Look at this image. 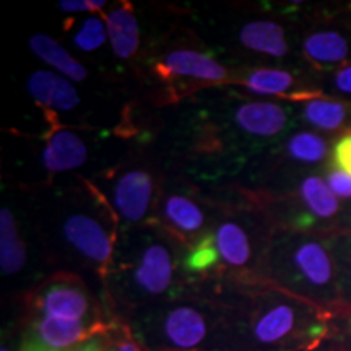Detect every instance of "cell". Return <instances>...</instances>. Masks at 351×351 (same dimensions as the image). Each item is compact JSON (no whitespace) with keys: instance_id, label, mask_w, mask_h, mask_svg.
Here are the masks:
<instances>
[{"instance_id":"obj_1","label":"cell","mask_w":351,"mask_h":351,"mask_svg":"<svg viewBox=\"0 0 351 351\" xmlns=\"http://www.w3.org/2000/svg\"><path fill=\"white\" fill-rule=\"evenodd\" d=\"M328 236L275 228L261 276L270 288L301 298L337 319L343 307Z\"/></svg>"},{"instance_id":"obj_2","label":"cell","mask_w":351,"mask_h":351,"mask_svg":"<svg viewBox=\"0 0 351 351\" xmlns=\"http://www.w3.org/2000/svg\"><path fill=\"white\" fill-rule=\"evenodd\" d=\"M333 319L301 298L270 288L256 300L249 330L265 351H311L330 337Z\"/></svg>"},{"instance_id":"obj_3","label":"cell","mask_w":351,"mask_h":351,"mask_svg":"<svg viewBox=\"0 0 351 351\" xmlns=\"http://www.w3.org/2000/svg\"><path fill=\"white\" fill-rule=\"evenodd\" d=\"M178 261L173 241L150 226L116 247L109 275L116 271L124 295L132 301H148L165 296L173 288Z\"/></svg>"},{"instance_id":"obj_4","label":"cell","mask_w":351,"mask_h":351,"mask_svg":"<svg viewBox=\"0 0 351 351\" xmlns=\"http://www.w3.org/2000/svg\"><path fill=\"white\" fill-rule=\"evenodd\" d=\"M117 223L111 205L96 191V202L90 207H65L60 210L57 232L62 249L86 267L106 278L111 271L117 247Z\"/></svg>"},{"instance_id":"obj_5","label":"cell","mask_w":351,"mask_h":351,"mask_svg":"<svg viewBox=\"0 0 351 351\" xmlns=\"http://www.w3.org/2000/svg\"><path fill=\"white\" fill-rule=\"evenodd\" d=\"M275 228L306 232L337 231L343 212L341 200L327 186L324 174L306 173L283 195L276 197Z\"/></svg>"},{"instance_id":"obj_6","label":"cell","mask_w":351,"mask_h":351,"mask_svg":"<svg viewBox=\"0 0 351 351\" xmlns=\"http://www.w3.org/2000/svg\"><path fill=\"white\" fill-rule=\"evenodd\" d=\"M301 56L314 72L351 65V3L315 10L304 26Z\"/></svg>"},{"instance_id":"obj_7","label":"cell","mask_w":351,"mask_h":351,"mask_svg":"<svg viewBox=\"0 0 351 351\" xmlns=\"http://www.w3.org/2000/svg\"><path fill=\"white\" fill-rule=\"evenodd\" d=\"M140 332L153 348L191 351L204 345L215 332V320L204 307L174 302L145 315Z\"/></svg>"},{"instance_id":"obj_8","label":"cell","mask_w":351,"mask_h":351,"mask_svg":"<svg viewBox=\"0 0 351 351\" xmlns=\"http://www.w3.org/2000/svg\"><path fill=\"white\" fill-rule=\"evenodd\" d=\"M267 215L251 221L247 215H228L213 231L223 267L232 270H261L275 228H267Z\"/></svg>"},{"instance_id":"obj_9","label":"cell","mask_w":351,"mask_h":351,"mask_svg":"<svg viewBox=\"0 0 351 351\" xmlns=\"http://www.w3.org/2000/svg\"><path fill=\"white\" fill-rule=\"evenodd\" d=\"M156 200V181L150 169L130 166L112 176L108 204L122 230L147 221Z\"/></svg>"},{"instance_id":"obj_10","label":"cell","mask_w":351,"mask_h":351,"mask_svg":"<svg viewBox=\"0 0 351 351\" xmlns=\"http://www.w3.org/2000/svg\"><path fill=\"white\" fill-rule=\"evenodd\" d=\"M234 85L254 95L289 101L291 104L324 96L314 70H289L285 67H257L232 78Z\"/></svg>"},{"instance_id":"obj_11","label":"cell","mask_w":351,"mask_h":351,"mask_svg":"<svg viewBox=\"0 0 351 351\" xmlns=\"http://www.w3.org/2000/svg\"><path fill=\"white\" fill-rule=\"evenodd\" d=\"M93 301L78 276L57 274L43 283L33 296V311L38 317L86 320Z\"/></svg>"},{"instance_id":"obj_12","label":"cell","mask_w":351,"mask_h":351,"mask_svg":"<svg viewBox=\"0 0 351 351\" xmlns=\"http://www.w3.org/2000/svg\"><path fill=\"white\" fill-rule=\"evenodd\" d=\"M155 72L165 82L174 80L181 85H217V83H232L231 72L225 65L207 52L194 47H174L166 51L155 64Z\"/></svg>"},{"instance_id":"obj_13","label":"cell","mask_w":351,"mask_h":351,"mask_svg":"<svg viewBox=\"0 0 351 351\" xmlns=\"http://www.w3.org/2000/svg\"><path fill=\"white\" fill-rule=\"evenodd\" d=\"M298 119L295 104L275 101H243L231 112V122L243 137L269 142L282 138Z\"/></svg>"},{"instance_id":"obj_14","label":"cell","mask_w":351,"mask_h":351,"mask_svg":"<svg viewBox=\"0 0 351 351\" xmlns=\"http://www.w3.org/2000/svg\"><path fill=\"white\" fill-rule=\"evenodd\" d=\"M304 28H289L287 23L274 19H256L239 28L238 41L241 47L257 56L270 59L288 60L296 56L302 60L301 39ZM304 62V60H302Z\"/></svg>"},{"instance_id":"obj_15","label":"cell","mask_w":351,"mask_h":351,"mask_svg":"<svg viewBox=\"0 0 351 351\" xmlns=\"http://www.w3.org/2000/svg\"><path fill=\"white\" fill-rule=\"evenodd\" d=\"M332 142L311 129L296 130L283 140L276 152V163L293 173H319L330 163Z\"/></svg>"},{"instance_id":"obj_16","label":"cell","mask_w":351,"mask_h":351,"mask_svg":"<svg viewBox=\"0 0 351 351\" xmlns=\"http://www.w3.org/2000/svg\"><path fill=\"white\" fill-rule=\"evenodd\" d=\"M101 332L103 327L99 322L36 317L33 319L32 328L26 332L25 339L52 351H73L75 346Z\"/></svg>"},{"instance_id":"obj_17","label":"cell","mask_w":351,"mask_h":351,"mask_svg":"<svg viewBox=\"0 0 351 351\" xmlns=\"http://www.w3.org/2000/svg\"><path fill=\"white\" fill-rule=\"evenodd\" d=\"M296 117L319 134H333L335 137L351 130V103L333 96L324 95L319 98L295 104Z\"/></svg>"},{"instance_id":"obj_18","label":"cell","mask_w":351,"mask_h":351,"mask_svg":"<svg viewBox=\"0 0 351 351\" xmlns=\"http://www.w3.org/2000/svg\"><path fill=\"white\" fill-rule=\"evenodd\" d=\"M34 103L47 111L70 112L80 106L82 98L72 80L51 70H36L26 82Z\"/></svg>"},{"instance_id":"obj_19","label":"cell","mask_w":351,"mask_h":351,"mask_svg":"<svg viewBox=\"0 0 351 351\" xmlns=\"http://www.w3.org/2000/svg\"><path fill=\"white\" fill-rule=\"evenodd\" d=\"M41 160L49 174L67 173V171L82 168L86 163L88 147L77 132L56 129L47 135Z\"/></svg>"},{"instance_id":"obj_20","label":"cell","mask_w":351,"mask_h":351,"mask_svg":"<svg viewBox=\"0 0 351 351\" xmlns=\"http://www.w3.org/2000/svg\"><path fill=\"white\" fill-rule=\"evenodd\" d=\"M161 221L179 238H195L207 226V213L191 195L169 192L160 200Z\"/></svg>"},{"instance_id":"obj_21","label":"cell","mask_w":351,"mask_h":351,"mask_svg":"<svg viewBox=\"0 0 351 351\" xmlns=\"http://www.w3.org/2000/svg\"><path fill=\"white\" fill-rule=\"evenodd\" d=\"M108 28V39L112 54L119 60L134 59L140 47V26L134 7L122 2L117 7L109 8L103 15Z\"/></svg>"},{"instance_id":"obj_22","label":"cell","mask_w":351,"mask_h":351,"mask_svg":"<svg viewBox=\"0 0 351 351\" xmlns=\"http://www.w3.org/2000/svg\"><path fill=\"white\" fill-rule=\"evenodd\" d=\"M28 46L32 52L44 64L54 69L57 73L64 75L72 82H85L88 78V69L78 62L59 41L47 34H33L28 39Z\"/></svg>"},{"instance_id":"obj_23","label":"cell","mask_w":351,"mask_h":351,"mask_svg":"<svg viewBox=\"0 0 351 351\" xmlns=\"http://www.w3.org/2000/svg\"><path fill=\"white\" fill-rule=\"evenodd\" d=\"M28 251L21 239L15 217L10 208L0 210V270L3 276L19 275L26 267Z\"/></svg>"},{"instance_id":"obj_24","label":"cell","mask_w":351,"mask_h":351,"mask_svg":"<svg viewBox=\"0 0 351 351\" xmlns=\"http://www.w3.org/2000/svg\"><path fill=\"white\" fill-rule=\"evenodd\" d=\"M328 239H330V249L337 265L341 307H343V314H346L351 311V232L333 231Z\"/></svg>"},{"instance_id":"obj_25","label":"cell","mask_w":351,"mask_h":351,"mask_svg":"<svg viewBox=\"0 0 351 351\" xmlns=\"http://www.w3.org/2000/svg\"><path fill=\"white\" fill-rule=\"evenodd\" d=\"M108 41L106 21L99 15H88L78 25L72 36V44L80 52H95Z\"/></svg>"},{"instance_id":"obj_26","label":"cell","mask_w":351,"mask_h":351,"mask_svg":"<svg viewBox=\"0 0 351 351\" xmlns=\"http://www.w3.org/2000/svg\"><path fill=\"white\" fill-rule=\"evenodd\" d=\"M221 261H219V254L215 245L213 234L202 236L195 244L189 247V252L186 256V269L194 274H202V271L212 270L218 267Z\"/></svg>"},{"instance_id":"obj_27","label":"cell","mask_w":351,"mask_h":351,"mask_svg":"<svg viewBox=\"0 0 351 351\" xmlns=\"http://www.w3.org/2000/svg\"><path fill=\"white\" fill-rule=\"evenodd\" d=\"M317 82L324 95L351 103V65L328 72H317Z\"/></svg>"},{"instance_id":"obj_28","label":"cell","mask_w":351,"mask_h":351,"mask_svg":"<svg viewBox=\"0 0 351 351\" xmlns=\"http://www.w3.org/2000/svg\"><path fill=\"white\" fill-rule=\"evenodd\" d=\"M324 179L340 200H351V174L328 163L327 168L324 169Z\"/></svg>"},{"instance_id":"obj_29","label":"cell","mask_w":351,"mask_h":351,"mask_svg":"<svg viewBox=\"0 0 351 351\" xmlns=\"http://www.w3.org/2000/svg\"><path fill=\"white\" fill-rule=\"evenodd\" d=\"M330 165L351 174V130L332 140Z\"/></svg>"},{"instance_id":"obj_30","label":"cell","mask_w":351,"mask_h":351,"mask_svg":"<svg viewBox=\"0 0 351 351\" xmlns=\"http://www.w3.org/2000/svg\"><path fill=\"white\" fill-rule=\"evenodd\" d=\"M108 5L106 0H60L57 7L69 13H98Z\"/></svg>"},{"instance_id":"obj_31","label":"cell","mask_w":351,"mask_h":351,"mask_svg":"<svg viewBox=\"0 0 351 351\" xmlns=\"http://www.w3.org/2000/svg\"><path fill=\"white\" fill-rule=\"evenodd\" d=\"M330 351H351V327H341L332 324Z\"/></svg>"},{"instance_id":"obj_32","label":"cell","mask_w":351,"mask_h":351,"mask_svg":"<svg viewBox=\"0 0 351 351\" xmlns=\"http://www.w3.org/2000/svg\"><path fill=\"white\" fill-rule=\"evenodd\" d=\"M73 351H111V343L106 340L104 333H96V335L90 337V339L83 341L78 346L73 348Z\"/></svg>"},{"instance_id":"obj_33","label":"cell","mask_w":351,"mask_h":351,"mask_svg":"<svg viewBox=\"0 0 351 351\" xmlns=\"http://www.w3.org/2000/svg\"><path fill=\"white\" fill-rule=\"evenodd\" d=\"M337 231H345V232H351V204L343 207V212H341L340 221H339V228Z\"/></svg>"},{"instance_id":"obj_34","label":"cell","mask_w":351,"mask_h":351,"mask_svg":"<svg viewBox=\"0 0 351 351\" xmlns=\"http://www.w3.org/2000/svg\"><path fill=\"white\" fill-rule=\"evenodd\" d=\"M111 351H140V348L135 341H132L130 339H124L121 340L119 343L112 345Z\"/></svg>"},{"instance_id":"obj_35","label":"cell","mask_w":351,"mask_h":351,"mask_svg":"<svg viewBox=\"0 0 351 351\" xmlns=\"http://www.w3.org/2000/svg\"><path fill=\"white\" fill-rule=\"evenodd\" d=\"M332 324H335V326H341V327H351V311L343 315H340V317L333 319Z\"/></svg>"},{"instance_id":"obj_36","label":"cell","mask_w":351,"mask_h":351,"mask_svg":"<svg viewBox=\"0 0 351 351\" xmlns=\"http://www.w3.org/2000/svg\"><path fill=\"white\" fill-rule=\"evenodd\" d=\"M0 351H10V348H8V346H5V345H3V346H2V348H0Z\"/></svg>"}]
</instances>
